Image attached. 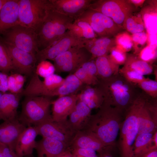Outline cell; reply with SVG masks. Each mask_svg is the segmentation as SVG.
<instances>
[{"label":"cell","mask_w":157,"mask_h":157,"mask_svg":"<svg viewBox=\"0 0 157 157\" xmlns=\"http://www.w3.org/2000/svg\"><path fill=\"white\" fill-rule=\"evenodd\" d=\"M125 113L103 102L95 114L91 115L83 131L95 136L106 146L114 148Z\"/></svg>","instance_id":"1"},{"label":"cell","mask_w":157,"mask_h":157,"mask_svg":"<svg viewBox=\"0 0 157 157\" xmlns=\"http://www.w3.org/2000/svg\"><path fill=\"white\" fill-rule=\"evenodd\" d=\"M145 100L144 97H137L125 112L120 126L119 138L116 143L120 157H133L134 144L138 134V114Z\"/></svg>","instance_id":"2"},{"label":"cell","mask_w":157,"mask_h":157,"mask_svg":"<svg viewBox=\"0 0 157 157\" xmlns=\"http://www.w3.org/2000/svg\"><path fill=\"white\" fill-rule=\"evenodd\" d=\"M74 20L73 18L49 10L37 33L39 49L42 50L55 43L65 34Z\"/></svg>","instance_id":"3"},{"label":"cell","mask_w":157,"mask_h":157,"mask_svg":"<svg viewBox=\"0 0 157 157\" xmlns=\"http://www.w3.org/2000/svg\"><path fill=\"white\" fill-rule=\"evenodd\" d=\"M51 97L43 96H25L22 103L19 122L26 127L37 126L52 119L50 108Z\"/></svg>","instance_id":"4"},{"label":"cell","mask_w":157,"mask_h":157,"mask_svg":"<svg viewBox=\"0 0 157 157\" xmlns=\"http://www.w3.org/2000/svg\"><path fill=\"white\" fill-rule=\"evenodd\" d=\"M128 81L110 78L104 80L100 88L104 96V103L125 113L135 99L133 98Z\"/></svg>","instance_id":"5"},{"label":"cell","mask_w":157,"mask_h":157,"mask_svg":"<svg viewBox=\"0 0 157 157\" xmlns=\"http://www.w3.org/2000/svg\"><path fill=\"white\" fill-rule=\"evenodd\" d=\"M19 25L37 32L50 10L48 0H19Z\"/></svg>","instance_id":"6"},{"label":"cell","mask_w":157,"mask_h":157,"mask_svg":"<svg viewBox=\"0 0 157 157\" xmlns=\"http://www.w3.org/2000/svg\"><path fill=\"white\" fill-rule=\"evenodd\" d=\"M136 8L129 0H92L88 8L109 17L123 28L124 20Z\"/></svg>","instance_id":"7"},{"label":"cell","mask_w":157,"mask_h":157,"mask_svg":"<svg viewBox=\"0 0 157 157\" xmlns=\"http://www.w3.org/2000/svg\"><path fill=\"white\" fill-rule=\"evenodd\" d=\"M2 35L4 41L23 51L35 55L39 50L37 33L31 28L17 25Z\"/></svg>","instance_id":"8"},{"label":"cell","mask_w":157,"mask_h":157,"mask_svg":"<svg viewBox=\"0 0 157 157\" xmlns=\"http://www.w3.org/2000/svg\"><path fill=\"white\" fill-rule=\"evenodd\" d=\"M76 19L88 23L99 37L112 38L124 29L109 17L88 8Z\"/></svg>","instance_id":"9"},{"label":"cell","mask_w":157,"mask_h":157,"mask_svg":"<svg viewBox=\"0 0 157 157\" xmlns=\"http://www.w3.org/2000/svg\"><path fill=\"white\" fill-rule=\"evenodd\" d=\"M91 53L84 47H73L55 59L56 66L60 68L57 73L73 74L85 63L93 60Z\"/></svg>","instance_id":"10"},{"label":"cell","mask_w":157,"mask_h":157,"mask_svg":"<svg viewBox=\"0 0 157 157\" xmlns=\"http://www.w3.org/2000/svg\"><path fill=\"white\" fill-rule=\"evenodd\" d=\"M85 39L78 38L67 30L61 38L52 45L39 51L35 55L37 62L39 63L47 60H53L73 47L84 46Z\"/></svg>","instance_id":"11"},{"label":"cell","mask_w":157,"mask_h":157,"mask_svg":"<svg viewBox=\"0 0 157 157\" xmlns=\"http://www.w3.org/2000/svg\"><path fill=\"white\" fill-rule=\"evenodd\" d=\"M2 40L10 58L13 70L16 73L32 76L35 73L37 63L35 55L19 49Z\"/></svg>","instance_id":"12"},{"label":"cell","mask_w":157,"mask_h":157,"mask_svg":"<svg viewBox=\"0 0 157 157\" xmlns=\"http://www.w3.org/2000/svg\"><path fill=\"white\" fill-rule=\"evenodd\" d=\"M36 126L38 135L42 137L49 138L62 142L69 147L77 132L69 125L68 120L58 122L52 119Z\"/></svg>","instance_id":"13"},{"label":"cell","mask_w":157,"mask_h":157,"mask_svg":"<svg viewBox=\"0 0 157 157\" xmlns=\"http://www.w3.org/2000/svg\"><path fill=\"white\" fill-rule=\"evenodd\" d=\"M64 80L60 76L54 74L44 78V81H42L35 73L24 89V94L28 96L47 97L49 93L60 86Z\"/></svg>","instance_id":"14"},{"label":"cell","mask_w":157,"mask_h":157,"mask_svg":"<svg viewBox=\"0 0 157 157\" xmlns=\"http://www.w3.org/2000/svg\"><path fill=\"white\" fill-rule=\"evenodd\" d=\"M92 0H48L50 10L73 18L79 17L87 9Z\"/></svg>","instance_id":"15"},{"label":"cell","mask_w":157,"mask_h":157,"mask_svg":"<svg viewBox=\"0 0 157 157\" xmlns=\"http://www.w3.org/2000/svg\"><path fill=\"white\" fill-rule=\"evenodd\" d=\"M138 134L154 133L157 131V108L156 103L146 100L141 108L138 118Z\"/></svg>","instance_id":"16"},{"label":"cell","mask_w":157,"mask_h":157,"mask_svg":"<svg viewBox=\"0 0 157 157\" xmlns=\"http://www.w3.org/2000/svg\"><path fill=\"white\" fill-rule=\"evenodd\" d=\"M69 147L71 149L80 148L91 149L99 154L110 153L113 149L106 146L95 136L85 131L76 132Z\"/></svg>","instance_id":"17"},{"label":"cell","mask_w":157,"mask_h":157,"mask_svg":"<svg viewBox=\"0 0 157 157\" xmlns=\"http://www.w3.org/2000/svg\"><path fill=\"white\" fill-rule=\"evenodd\" d=\"M26 127L18 119L4 121L0 124V143L15 151L19 137Z\"/></svg>","instance_id":"18"},{"label":"cell","mask_w":157,"mask_h":157,"mask_svg":"<svg viewBox=\"0 0 157 157\" xmlns=\"http://www.w3.org/2000/svg\"><path fill=\"white\" fill-rule=\"evenodd\" d=\"M78 100L77 94L61 97L52 102V120L58 122H65L74 109Z\"/></svg>","instance_id":"19"},{"label":"cell","mask_w":157,"mask_h":157,"mask_svg":"<svg viewBox=\"0 0 157 157\" xmlns=\"http://www.w3.org/2000/svg\"><path fill=\"white\" fill-rule=\"evenodd\" d=\"M19 0H7L0 10V35L19 24Z\"/></svg>","instance_id":"20"},{"label":"cell","mask_w":157,"mask_h":157,"mask_svg":"<svg viewBox=\"0 0 157 157\" xmlns=\"http://www.w3.org/2000/svg\"><path fill=\"white\" fill-rule=\"evenodd\" d=\"M38 135L36 126H31L26 128L20 135L15 146V151L18 157L32 154L35 147V139Z\"/></svg>","instance_id":"21"},{"label":"cell","mask_w":157,"mask_h":157,"mask_svg":"<svg viewBox=\"0 0 157 157\" xmlns=\"http://www.w3.org/2000/svg\"><path fill=\"white\" fill-rule=\"evenodd\" d=\"M69 147L65 143L56 140L42 137L36 142L35 149L38 157H58Z\"/></svg>","instance_id":"22"},{"label":"cell","mask_w":157,"mask_h":157,"mask_svg":"<svg viewBox=\"0 0 157 157\" xmlns=\"http://www.w3.org/2000/svg\"><path fill=\"white\" fill-rule=\"evenodd\" d=\"M91 110L84 103L78 100L68 119L69 125L74 131L77 132L85 129L91 115Z\"/></svg>","instance_id":"23"},{"label":"cell","mask_w":157,"mask_h":157,"mask_svg":"<svg viewBox=\"0 0 157 157\" xmlns=\"http://www.w3.org/2000/svg\"><path fill=\"white\" fill-rule=\"evenodd\" d=\"M21 94L3 93L0 99V120L17 119V110Z\"/></svg>","instance_id":"24"},{"label":"cell","mask_w":157,"mask_h":157,"mask_svg":"<svg viewBox=\"0 0 157 157\" xmlns=\"http://www.w3.org/2000/svg\"><path fill=\"white\" fill-rule=\"evenodd\" d=\"M115 38L107 37L85 39L84 47L91 53L92 59L108 55L115 46Z\"/></svg>","instance_id":"25"},{"label":"cell","mask_w":157,"mask_h":157,"mask_svg":"<svg viewBox=\"0 0 157 157\" xmlns=\"http://www.w3.org/2000/svg\"><path fill=\"white\" fill-rule=\"evenodd\" d=\"M78 100L84 103L91 110L99 108L104 100L101 89L87 85L77 94Z\"/></svg>","instance_id":"26"},{"label":"cell","mask_w":157,"mask_h":157,"mask_svg":"<svg viewBox=\"0 0 157 157\" xmlns=\"http://www.w3.org/2000/svg\"><path fill=\"white\" fill-rule=\"evenodd\" d=\"M83 85L74 74H71L65 78L64 82L60 86L49 93L48 97H59L76 94Z\"/></svg>","instance_id":"27"},{"label":"cell","mask_w":157,"mask_h":157,"mask_svg":"<svg viewBox=\"0 0 157 157\" xmlns=\"http://www.w3.org/2000/svg\"><path fill=\"white\" fill-rule=\"evenodd\" d=\"M94 61L98 77L103 80L117 74L119 72V65L113 62L108 55L97 57Z\"/></svg>","instance_id":"28"},{"label":"cell","mask_w":157,"mask_h":157,"mask_svg":"<svg viewBox=\"0 0 157 157\" xmlns=\"http://www.w3.org/2000/svg\"><path fill=\"white\" fill-rule=\"evenodd\" d=\"M154 133H146L138 135L134 144L133 157H139L149 150L157 148L153 142Z\"/></svg>","instance_id":"29"},{"label":"cell","mask_w":157,"mask_h":157,"mask_svg":"<svg viewBox=\"0 0 157 157\" xmlns=\"http://www.w3.org/2000/svg\"><path fill=\"white\" fill-rule=\"evenodd\" d=\"M68 30L80 38L90 39L98 37L89 24L85 21L75 20Z\"/></svg>","instance_id":"30"},{"label":"cell","mask_w":157,"mask_h":157,"mask_svg":"<svg viewBox=\"0 0 157 157\" xmlns=\"http://www.w3.org/2000/svg\"><path fill=\"white\" fill-rule=\"evenodd\" d=\"M124 66L133 70L144 76L151 74L153 68L149 63L132 54L127 55Z\"/></svg>","instance_id":"31"},{"label":"cell","mask_w":157,"mask_h":157,"mask_svg":"<svg viewBox=\"0 0 157 157\" xmlns=\"http://www.w3.org/2000/svg\"><path fill=\"white\" fill-rule=\"evenodd\" d=\"M123 27L132 34L144 32L145 29L142 15L140 13L134 12L126 19Z\"/></svg>","instance_id":"32"},{"label":"cell","mask_w":157,"mask_h":157,"mask_svg":"<svg viewBox=\"0 0 157 157\" xmlns=\"http://www.w3.org/2000/svg\"><path fill=\"white\" fill-rule=\"evenodd\" d=\"M26 77L20 74L15 73L8 76V90L11 93L21 94L26 81Z\"/></svg>","instance_id":"33"},{"label":"cell","mask_w":157,"mask_h":157,"mask_svg":"<svg viewBox=\"0 0 157 157\" xmlns=\"http://www.w3.org/2000/svg\"><path fill=\"white\" fill-rule=\"evenodd\" d=\"M12 70L10 58L2 38L0 37V71L8 75Z\"/></svg>","instance_id":"34"},{"label":"cell","mask_w":157,"mask_h":157,"mask_svg":"<svg viewBox=\"0 0 157 157\" xmlns=\"http://www.w3.org/2000/svg\"><path fill=\"white\" fill-rule=\"evenodd\" d=\"M115 46L126 53L133 48L131 35L126 32H120L115 36Z\"/></svg>","instance_id":"35"},{"label":"cell","mask_w":157,"mask_h":157,"mask_svg":"<svg viewBox=\"0 0 157 157\" xmlns=\"http://www.w3.org/2000/svg\"><path fill=\"white\" fill-rule=\"evenodd\" d=\"M55 72L53 64L47 60H44L38 63L35 73L38 76L44 78L54 74Z\"/></svg>","instance_id":"36"},{"label":"cell","mask_w":157,"mask_h":157,"mask_svg":"<svg viewBox=\"0 0 157 157\" xmlns=\"http://www.w3.org/2000/svg\"><path fill=\"white\" fill-rule=\"evenodd\" d=\"M133 43V48L135 54L139 53L144 47L148 41V33L145 31L140 32L131 35Z\"/></svg>","instance_id":"37"},{"label":"cell","mask_w":157,"mask_h":157,"mask_svg":"<svg viewBox=\"0 0 157 157\" xmlns=\"http://www.w3.org/2000/svg\"><path fill=\"white\" fill-rule=\"evenodd\" d=\"M119 72L125 79L130 83L138 84L146 78L143 75L124 66L119 69Z\"/></svg>","instance_id":"38"},{"label":"cell","mask_w":157,"mask_h":157,"mask_svg":"<svg viewBox=\"0 0 157 157\" xmlns=\"http://www.w3.org/2000/svg\"><path fill=\"white\" fill-rule=\"evenodd\" d=\"M138 85L140 88L152 97L155 98L157 97L156 81L146 78Z\"/></svg>","instance_id":"39"},{"label":"cell","mask_w":157,"mask_h":157,"mask_svg":"<svg viewBox=\"0 0 157 157\" xmlns=\"http://www.w3.org/2000/svg\"><path fill=\"white\" fill-rule=\"evenodd\" d=\"M138 54L139 58L149 63L156 58V46L149 45L143 48Z\"/></svg>","instance_id":"40"},{"label":"cell","mask_w":157,"mask_h":157,"mask_svg":"<svg viewBox=\"0 0 157 157\" xmlns=\"http://www.w3.org/2000/svg\"><path fill=\"white\" fill-rule=\"evenodd\" d=\"M85 70L92 82L93 85L99 82L97 72L94 61L91 60L84 63L81 66Z\"/></svg>","instance_id":"41"},{"label":"cell","mask_w":157,"mask_h":157,"mask_svg":"<svg viewBox=\"0 0 157 157\" xmlns=\"http://www.w3.org/2000/svg\"><path fill=\"white\" fill-rule=\"evenodd\" d=\"M109 57L117 65H124L127 59L126 53L119 49L115 46L112 48L109 52Z\"/></svg>","instance_id":"42"},{"label":"cell","mask_w":157,"mask_h":157,"mask_svg":"<svg viewBox=\"0 0 157 157\" xmlns=\"http://www.w3.org/2000/svg\"><path fill=\"white\" fill-rule=\"evenodd\" d=\"M71 149L73 157H99L92 150L80 148Z\"/></svg>","instance_id":"43"},{"label":"cell","mask_w":157,"mask_h":157,"mask_svg":"<svg viewBox=\"0 0 157 157\" xmlns=\"http://www.w3.org/2000/svg\"><path fill=\"white\" fill-rule=\"evenodd\" d=\"M73 74L83 85H93L88 74L82 67L77 69Z\"/></svg>","instance_id":"44"},{"label":"cell","mask_w":157,"mask_h":157,"mask_svg":"<svg viewBox=\"0 0 157 157\" xmlns=\"http://www.w3.org/2000/svg\"><path fill=\"white\" fill-rule=\"evenodd\" d=\"M0 157H18L15 151L0 143Z\"/></svg>","instance_id":"45"},{"label":"cell","mask_w":157,"mask_h":157,"mask_svg":"<svg viewBox=\"0 0 157 157\" xmlns=\"http://www.w3.org/2000/svg\"><path fill=\"white\" fill-rule=\"evenodd\" d=\"M8 75L0 72V92L3 93L8 90L7 79Z\"/></svg>","instance_id":"46"},{"label":"cell","mask_w":157,"mask_h":157,"mask_svg":"<svg viewBox=\"0 0 157 157\" xmlns=\"http://www.w3.org/2000/svg\"><path fill=\"white\" fill-rule=\"evenodd\" d=\"M139 157H157V148L152 149Z\"/></svg>","instance_id":"47"},{"label":"cell","mask_w":157,"mask_h":157,"mask_svg":"<svg viewBox=\"0 0 157 157\" xmlns=\"http://www.w3.org/2000/svg\"><path fill=\"white\" fill-rule=\"evenodd\" d=\"M58 157H73L72 151L70 147L63 152Z\"/></svg>","instance_id":"48"},{"label":"cell","mask_w":157,"mask_h":157,"mask_svg":"<svg viewBox=\"0 0 157 157\" xmlns=\"http://www.w3.org/2000/svg\"><path fill=\"white\" fill-rule=\"evenodd\" d=\"M129 1L136 8L138 6H142L145 1L144 0H129Z\"/></svg>","instance_id":"49"},{"label":"cell","mask_w":157,"mask_h":157,"mask_svg":"<svg viewBox=\"0 0 157 157\" xmlns=\"http://www.w3.org/2000/svg\"><path fill=\"white\" fill-rule=\"evenodd\" d=\"M152 140L154 144L157 147V131L154 133Z\"/></svg>","instance_id":"50"},{"label":"cell","mask_w":157,"mask_h":157,"mask_svg":"<svg viewBox=\"0 0 157 157\" xmlns=\"http://www.w3.org/2000/svg\"><path fill=\"white\" fill-rule=\"evenodd\" d=\"M99 155V157H113L111 155L110 153H104Z\"/></svg>","instance_id":"51"},{"label":"cell","mask_w":157,"mask_h":157,"mask_svg":"<svg viewBox=\"0 0 157 157\" xmlns=\"http://www.w3.org/2000/svg\"><path fill=\"white\" fill-rule=\"evenodd\" d=\"M7 0H0V10Z\"/></svg>","instance_id":"52"},{"label":"cell","mask_w":157,"mask_h":157,"mask_svg":"<svg viewBox=\"0 0 157 157\" xmlns=\"http://www.w3.org/2000/svg\"><path fill=\"white\" fill-rule=\"evenodd\" d=\"M23 157H35L33 155V154H31V155L26 156H23Z\"/></svg>","instance_id":"53"},{"label":"cell","mask_w":157,"mask_h":157,"mask_svg":"<svg viewBox=\"0 0 157 157\" xmlns=\"http://www.w3.org/2000/svg\"><path fill=\"white\" fill-rule=\"evenodd\" d=\"M3 94V93L0 92V99L1 96Z\"/></svg>","instance_id":"54"}]
</instances>
